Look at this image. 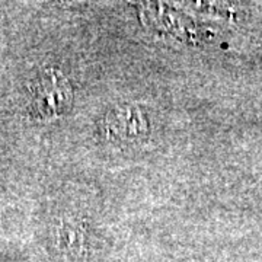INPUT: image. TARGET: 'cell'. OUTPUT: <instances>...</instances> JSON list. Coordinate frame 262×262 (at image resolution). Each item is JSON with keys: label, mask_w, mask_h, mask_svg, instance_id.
<instances>
[{"label": "cell", "mask_w": 262, "mask_h": 262, "mask_svg": "<svg viewBox=\"0 0 262 262\" xmlns=\"http://www.w3.org/2000/svg\"><path fill=\"white\" fill-rule=\"evenodd\" d=\"M29 111L38 120H53L69 111L72 105V86L58 70L48 69L38 76L29 88Z\"/></svg>", "instance_id": "1"}]
</instances>
